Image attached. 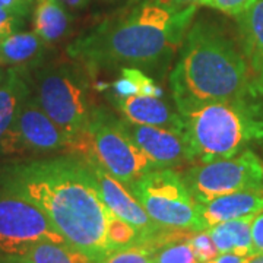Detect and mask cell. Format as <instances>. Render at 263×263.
<instances>
[{
    "label": "cell",
    "instance_id": "cell-15",
    "mask_svg": "<svg viewBox=\"0 0 263 263\" xmlns=\"http://www.w3.org/2000/svg\"><path fill=\"white\" fill-rule=\"evenodd\" d=\"M253 216L237 218L206 228L218 253H231L241 257H249L254 254L252 243Z\"/></svg>",
    "mask_w": 263,
    "mask_h": 263
},
{
    "label": "cell",
    "instance_id": "cell-12",
    "mask_svg": "<svg viewBox=\"0 0 263 263\" xmlns=\"http://www.w3.org/2000/svg\"><path fill=\"white\" fill-rule=\"evenodd\" d=\"M114 104L126 120L138 124L157 126L183 133V119L173 111L170 104L155 95H127L114 97Z\"/></svg>",
    "mask_w": 263,
    "mask_h": 263
},
{
    "label": "cell",
    "instance_id": "cell-17",
    "mask_svg": "<svg viewBox=\"0 0 263 263\" xmlns=\"http://www.w3.org/2000/svg\"><path fill=\"white\" fill-rule=\"evenodd\" d=\"M44 53V41L35 32H15L0 43V66L34 65Z\"/></svg>",
    "mask_w": 263,
    "mask_h": 263
},
{
    "label": "cell",
    "instance_id": "cell-29",
    "mask_svg": "<svg viewBox=\"0 0 263 263\" xmlns=\"http://www.w3.org/2000/svg\"><path fill=\"white\" fill-rule=\"evenodd\" d=\"M246 257L237 256V254L231 253H222L218 254L216 257H214L212 260H209L206 263H245Z\"/></svg>",
    "mask_w": 263,
    "mask_h": 263
},
{
    "label": "cell",
    "instance_id": "cell-5",
    "mask_svg": "<svg viewBox=\"0 0 263 263\" xmlns=\"http://www.w3.org/2000/svg\"><path fill=\"white\" fill-rule=\"evenodd\" d=\"M69 154L97 164L127 187L151 170H158L123 129L120 119L101 108L91 111L82 130L66 143Z\"/></svg>",
    "mask_w": 263,
    "mask_h": 263
},
{
    "label": "cell",
    "instance_id": "cell-32",
    "mask_svg": "<svg viewBox=\"0 0 263 263\" xmlns=\"http://www.w3.org/2000/svg\"><path fill=\"white\" fill-rule=\"evenodd\" d=\"M3 263H24V260L21 259V257H15V256H10V259L8 262H3Z\"/></svg>",
    "mask_w": 263,
    "mask_h": 263
},
{
    "label": "cell",
    "instance_id": "cell-4",
    "mask_svg": "<svg viewBox=\"0 0 263 263\" xmlns=\"http://www.w3.org/2000/svg\"><path fill=\"white\" fill-rule=\"evenodd\" d=\"M192 161L231 158L263 139V119L245 98L200 104L180 113Z\"/></svg>",
    "mask_w": 263,
    "mask_h": 263
},
{
    "label": "cell",
    "instance_id": "cell-13",
    "mask_svg": "<svg viewBox=\"0 0 263 263\" xmlns=\"http://www.w3.org/2000/svg\"><path fill=\"white\" fill-rule=\"evenodd\" d=\"M263 211V190H243L218 196L200 203L205 228L237 218L252 216Z\"/></svg>",
    "mask_w": 263,
    "mask_h": 263
},
{
    "label": "cell",
    "instance_id": "cell-9",
    "mask_svg": "<svg viewBox=\"0 0 263 263\" xmlns=\"http://www.w3.org/2000/svg\"><path fill=\"white\" fill-rule=\"evenodd\" d=\"M43 241L66 243L46 214L25 197L6 192L0 196V254L24 256Z\"/></svg>",
    "mask_w": 263,
    "mask_h": 263
},
{
    "label": "cell",
    "instance_id": "cell-24",
    "mask_svg": "<svg viewBox=\"0 0 263 263\" xmlns=\"http://www.w3.org/2000/svg\"><path fill=\"white\" fill-rule=\"evenodd\" d=\"M254 2L256 0H208L205 6L237 16V15L243 13L246 9H249Z\"/></svg>",
    "mask_w": 263,
    "mask_h": 263
},
{
    "label": "cell",
    "instance_id": "cell-25",
    "mask_svg": "<svg viewBox=\"0 0 263 263\" xmlns=\"http://www.w3.org/2000/svg\"><path fill=\"white\" fill-rule=\"evenodd\" d=\"M19 27V15L0 8V43L16 32Z\"/></svg>",
    "mask_w": 263,
    "mask_h": 263
},
{
    "label": "cell",
    "instance_id": "cell-16",
    "mask_svg": "<svg viewBox=\"0 0 263 263\" xmlns=\"http://www.w3.org/2000/svg\"><path fill=\"white\" fill-rule=\"evenodd\" d=\"M29 98V88L21 67H12L0 85V143L18 116L21 107Z\"/></svg>",
    "mask_w": 263,
    "mask_h": 263
},
{
    "label": "cell",
    "instance_id": "cell-14",
    "mask_svg": "<svg viewBox=\"0 0 263 263\" xmlns=\"http://www.w3.org/2000/svg\"><path fill=\"white\" fill-rule=\"evenodd\" d=\"M240 35L247 60L256 75L253 91L263 92V0H256L243 13L237 15Z\"/></svg>",
    "mask_w": 263,
    "mask_h": 263
},
{
    "label": "cell",
    "instance_id": "cell-33",
    "mask_svg": "<svg viewBox=\"0 0 263 263\" xmlns=\"http://www.w3.org/2000/svg\"><path fill=\"white\" fill-rule=\"evenodd\" d=\"M5 76H6V72H5V70L2 69V66H0V85H2V82H3Z\"/></svg>",
    "mask_w": 263,
    "mask_h": 263
},
{
    "label": "cell",
    "instance_id": "cell-27",
    "mask_svg": "<svg viewBox=\"0 0 263 263\" xmlns=\"http://www.w3.org/2000/svg\"><path fill=\"white\" fill-rule=\"evenodd\" d=\"M0 8L24 16L28 10V0H0Z\"/></svg>",
    "mask_w": 263,
    "mask_h": 263
},
{
    "label": "cell",
    "instance_id": "cell-26",
    "mask_svg": "<svg viewBox=\"0 0 263 263\" xmlns=\"http://www.w3.org/2000/svg\"><path fill=\"white\" fill-rule=\"evenodd\" d=\"M252 243L253 253H263V211L256 214L252 221Z\"/></svg>",
    "mask_w": 263,
    "mask_h": 263
},
{
    "label": "cell",
    "instance_id": "cell-28",
    "mask_svg": "<svg viewBox=\"0 0 263 263\" xmlns=\"http://www.w3.org/2000/svg\"><path fill=\"white\" fill-rule=\"evenodd\" d=\"M162 5H167L171 8H187V6H197V5H206L208 0H157Z\"/></svg>",
    "mask_w": 263,
    "mask_h": 263
},
{
    "label": "cell",
    "instance_id": "cell-11",
    "mask_svg": "<svg viewBox=\"0 0 263 263\" xmlns=\"http://www.w3.org/2000/svg\"><path fill=\"white\" fill-rule=\"evenodd\" d=\"M123 129L157 168H170L192 161L184 135L157 126H146L120 119Z\"/></svg>",
    "mask_w": 263,
    "mask_h": 263
},
{
    "label": "cell",
    "instance_id": "cell-6",
    "mask_svg": "<svg viewBox=\"0 0 263 263\" xmlns=\"http://www.w3.org/2000/svg\"><path fill=\"white\" fill-rule=\"evenodd\" d=\"M127 189L158 226L190 233L206 230L200 203L179 173L170 168L151 170Z\"/></svg>",
    "mask_w": 263,
    "mask_h": 263
},
{
    "label": "cell",
    "instance_id": "cell-30",
    "mask_svg": "<svg viewBox=\"0 0 263 263\" xmlns=\"http://www.w3.org/2000/svg\"><path fill=\"white\" fill-rule=\"evenodd\" d=\"M57 2H60L63 6H67V8L78 9V8H84V6H86L89 0H57Z\"/></svg>",
    "mask_w": 263,
    "mask_h": 263
},
{
    "label": "cell",
    "instance_id": "cell-10",
    "mask_svg": "<svg viewBox=\"0 0 263 263\" xmlns=\"http://www.w3.org/2000/svg\"><path fill=\"white\" fill-rule=\"evenodd\" d=\"M66 136L44 113L37 100L28 98L21 107L10 130L0 143L2 154L22 151L65 149Z\"/></svg>",
    "mask_w": 263,
    "mask_h": 263
},
{
    "label": "cell",
    "instance_id": "cell-23",
    "mask_svg": "<svg viewBox=\"0 0 263 263\" xmlns=\"http://www.w3.org/2000/svg\"><path fill=\"white\" fill-rule=\"evenodd\" d=\"M190 245L193 247V252L196 254L199 263L209 262L219 254L206 230L197 231L190 235Z\"/></svg>",
    "mask_w": 263,
    "mask_h": 263
},
{
    "label": "cell",
    "instance_id": "cell-18",
    "mask_svg": "<svg viewBox=\"0 0 263 263\" xmlns=\"http://www.w3.org/2000/svg\"><path fill=\"white\" fill-rule=\"evenodd\" d=\"M69 27L65 8L57 0H38L34 12L35 34L44 43H53L63 37Z\"/></svg>",
    "mask_w": 263,
    "mask_h": 263
},
{
    "label": "cell",
    "instance_id": "cell-8",
    "mask_svg": "<svg viewBox=\"0 0 263 263\" xmlns=\"http://www.w3.org/2000/svg\"><path fill=\"white\" fill-rule=\"evenodd\" d=\"M37 101L63 132L66 143L84 129L92 111L81 81L65 67H51L38 73Z\"/></svg>",
    "mask_w": 263,
    "mask_h": 263
},
{
    "label": "cell",
    "instance_id": "cell-21",
    "mask_svg": "<svg viewBox=\"0 0 263 263\" xmlns=\"http://www.w3.org/2000/svg\"><path fill=\"white\" fill-rule=\"evenodd\" d=\"M190 235L161 246L155 253V263H199L190 245Z\"/></svg>",
    "mask_w": 263,
    "mask_h": 263
},
{
    "label": "cell",
    "instance_id": "cell-1",
    "mask_svg": "<svg viewBox=\"0 0 263 263\" xmlns=\"http://www.w3.org/2000/svg\"><path fill=\"white\" fill-rule=\"evenodd\" d=\"M6 189L40 208L66 243L95 263L114 253L108 231L116 215L82 160L54 158L18 165Z\"/></svg>",
    "mask_w": 263,
    "mask_h": 263
},
{
    "label": "cell",
    "instance_id": "cell-3",
    "mask_svg": "<svg viewBox=\"0 0 263 263\" xmlns=\"http://www.w3.org/2000/svg\"><path fill=\"white\" fill-rule=\"evenodd\" d=\"M170 88L177 111L183 113L200 104L245 98L250 79L245 57L222 29L197 21L181 44Z\"/></svg>",
    "mask_w": 263,
    "mask_h": 263
},
{
    "label": "cell",
    "instance_id": "cell-19",
    "mask_svg": "<svg viewBox=\"0 0 263 263\" xmlns=\"http://www.w3.org/2000/svg\"><path fill=\"white\" fill-rule=\"evenodd\" d=\"M19 257L24 263H95L86 254L69 245L53 241L38 243Z\"/></svg>",
    "mask_w": 263,
    "mask_h": 263
},
{
    "label": "cell",
    "instance_id": "cell-22",
    "mask_svg": "<svg viewBox=\"0 0 263 263\" xmlns=\"http://www.w3.org/2000/svg\"><path fill=\"white\" fill-rule=\"evenodd\" d=\"M157 250L149 245L138 243L116 250L103 263H155Z\"/></svg>",
    "mask_w": 263,
    "mask_h": 263
},
{
    "label": "cell",
    "instance_id": "cell-31",
    "mask_svg": "<svg viewBox=\"0 0 263 263\" xmlns=\"http://www.w3.org/2000/svg\"><path fill=\"white\" fill-rule=\"evenodd\" d=\"M245 263H263V253L252 254V256L246 257Z\"/></svg>",
    "mask_w": 263,
    "mask_h": 263
},
{
    "label": "cell",
    "instance_id": "cell-20",
    "mask_svg": "<svg viewBox=\"0 0 263 263\" xmlns=\"http://www.w3.org/2000/svg\"><path fill=\"white\" fill-rule=\"evenodd\" d=\"M127 95H155L162 97V89L151 76L138 67H122V75L113 84V97Z\"/></svg>",
    "mask_w": 263,
    "mask_h": 263
},
{
    "label": "cell",
    "instance_id": "cell-2",
    "mask_svg": "<svg viewBox=\"0 0 263 263\" xmlns=\"http://www.w3.org/2000/svg\"><path fill=\"white\" fill-rule=\"evenodd\" d=\"M196 9H177L157 0L139 2L76 40L69 54L91 67L124 65L151 70L167 65L183 44Z\"/></svg>",
    "mask_w": 263,
    "mask_h": 263
},
{
    "label": "cell",
    "instance_id": "cell-7",
    "mask_svg": "<svg viewBox=\"0 0 263 263\" xmlns=\"http://www.w3.org/2000/svg\"><path fill=\"white\" fill-rule=\"evenodd\" d=\"M197 203L228 193L263 190V162L253 151L245 149L231 158L203 162L183 176Z\"/></svg>",
    "mask_w": 263,
    "mask_h": 263
}]
</instances>
